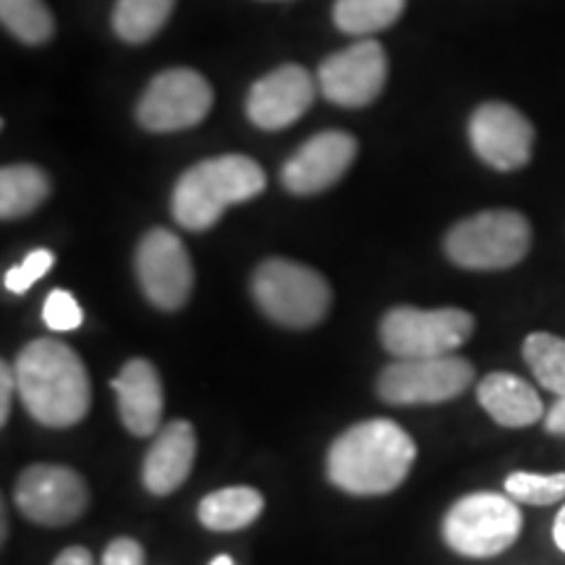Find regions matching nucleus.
Here are the masks:
<instances>
[{"mask_svg":"<svg viewBox=\"0 0 565 565\" xmlns=\"http://www.w3.org/2000/svg\"><path fill=\"white\" fill-rule=\"evenodd\" d=\"M21 404L45 427H74L89 412V374L66 343L38 338L13 362Z\"/></svg>","mask_w":565,"mask_h":565,"instance_id":"nucleus-1","label":"nucleus"},{"mask_svg":"<svg viewBox=\"0 0 565 565\" xmlns=\"http://www.w3.org/2000/svg\"><path fill=\"white\" fill-rule=\"evenodd\" d=\"M416 445L406 429L391 419L353 424L328 454V477L351 494H385L408 477Z\"/></svg>","mask_w":565,"mask_h":565,"instance_id":"nucleus-2","label":"nucleus"},{"mask_svg":"<svg viewBox=\"0 0 565 565\" xmlns=\"http://www.w3.org/2000/svg\"><path fill=\"white\" fill-rule=\"evenodd\" d=\"M265 171L246 154H221L196 162L173 189V217L186 231H207L231 204L265 192Z\"/></svg>","mask_w":565,"mask_h":565,"instance_id":"nucleus-3","label":"nucleus"},{"mask_svg":"<svg viewBox=\"0 0 565 565\" xmlns=\"http://www.w3.org/2000/svg\"><path fill=\"white\" fill-rule=\"evenodd\" d=\"M532 246V225L515 210H484L456 223L445 236V254L466 270H505Z\"/></svg>","mask_w":565,"mask_h":565,"instance_id":"nucleus-4","label":"nucleus"},{"mask_svg":"<svg viewBox=\"0 0 565 565\" xmlns=\"http://www.w3.org/2000/svg\"><path fill=\"white\" fill-rule=\"evenodd\" d=\"M252 291L270 320L296 330L320 322L333 299L328 280L320 273L291 259H267L259 265Z\"/></svg>","mask_w":565,"mask_h":565,"instance_id":"nucleus-5","label":"nucleus"},{"mask_svg":"<svg viewBox=\"0 0 565 565\" xmlns=\"http://www.w3.org/2000/svg\"><path fill=\"white\" fill-rule=\"evenodd\" d=\"M519 505L511 494L475 492L450 505L443 521V536L463 557H494L505 553L521 534Z\"/></svg>","mask_w":565,"mask_h":565,"instance_id":"nucleus-6","label":"nucleus"},{"mask_svg":"<svg viewBox=\"0 0 565 565\" xmlns=\"http://www.w3.org/2000/svg\"><path fill=\"white\" fill-rule=\"evenodd\" d=\"M475 333V317L463 309L395 307L383 317L380 338L395 359L448 356Z\"/></svg>","mask_w":565,"mask_h":565,"instance_id":"nucleus-7","label":"nucleus"},{"mask_svg":"<svg viewBox=\"0 0 565 565\" xmlns=\"http://www.w3.org/2000/svg\"><path fill=\"white\" fill-rule=\"evenodd\" d=\"M475 383V366L463 356L401 359L383 370L377 380L380 398L395 406L443 404Z\"/></svg>","mask_w":565,"mask_h":565,"instance_id":"nucleus-8","label":"nucleus"},{"mask_svg":"<svg viewBox=\"0 0 565 565\" xmlns=\"http://www.w3.org/2000/svg\"><path fill=\"white\" fill-rule=\"evenodd\" d=\"M212 87L194 68H168L154 76L137 105V118L147 131L168 134L192 129L207 118Z\"/></svg>","mask_w":565,"mask_h":565,"instance_id":"nucleus-9","label":"nucleus"},{"mask_svg":"<svg viewBox=\"0 0 565 565\" xmlns=\"http://www.w3.org/2000/svg\"><path fill=\"white\" fill-rule=\"evenodd\" d=\"M19 511L34 524L66 526L87 511L89 490L84 479L66 466H30L17 482Z\"/></svg>","mask_w":565,"mask_h":565,"instance_id":"nucleus-10","label":"nucleus"},{"mask_svg":"<svg viewBox=\"0 0 565 565\" xmlns=\"http://www.w3.org/2000/svg\"><path fill=\"white\" fill-rule=\"evenodd\" d=\"M137 278L154 307L173 312L194 288V267L186 246L173 231L152 228L137 249Z\"/></svg>","mask_w":565,"mask_h":565,"instance_id":"nucleus-11","label":"nucleus"},{"mask_svg":"<svg viewBox=\"0 0 565 565\" xmlns=\"http://www.w3.org/2000/svg\"><path fill=\"white\" fill-rule=\"evenodd\" d=\"M387 82V55L374 40L353 42L345 51L324 58L317 68V84L324 100L341 108H364Z\"/></svg>","mask_w":565,"mask_h":565,"instance_id":"nucleus-12","label":"nucleus"},{"mask_svg":"<svg viewBox=\"0 0 565 565\" xmlns=\"http://www.w3.org/2000/svg\"><path fill=\"white\" fill-rule=\"evenodd\" d=\"M469 141L484 166L494 171H519L532 160L534 126L513 105L484 103L471 116Z\"/></svg>","mask_w":565,"mask_h":565,"instance_id":"nucleus-13","label":"nucleus"},{"mask_svg":"<svg viewBox=\"0 0 565 565\" xmlns=\"http://www.w3.org/2000/svg\"><path fill=\"white\" fill-rule=\"evenodd\" d=\"M356 139L345 131H322L303 141L282 166L280 181L291 194L309 196L330 189L345 175L356 158Z\"/></svg>","mask_w":565,"mask_h":565,"instance_id":"nucleus-14","label":"nucleus"},{"mask_svg":"<svg viewBox=\"0 0 565 565\" xmlns=\"http://www.w3.org/2000/svg\"><path fill=\"white\" fill-rule=\"evenodd\" d=\"M315 82L307 68L286 63L252 84L246 97V116L265 131L286 129L312 108Z\"/></svg>","mask_w":565,"mask_h":565,"instance_id":"nucleus-15","label":"nucleus"},{"mask_svg":"<svg viewBox=\"0 0 565 565\" xmlns=\"http://www.w3.org/2000/svg\"><path fill=\"white\" fill-rule=\"evenodd\" d=\"M196 456V435L186 419H175L160 429L147 450L141 479L152 494H171L192 475Z\"/></svg>","mask_w":565,"mask_h":565,"instance_id":"nucleus-16","label":"nucleus"},{"mask_svg":"<svg viewBox=\"0 0 565 565\" xmlns=\"http://www.w3.org/2000/svg\"><path fill=\"white\" fill-rule=\"evenodd\" d=\"M118 395V412L131 435L150 437L158 433L162 419V383L160 374L147 359H131L113 380Z\"/></svg>","mask_w":565,"mask_h":565,"instance_id":"nucleus-17","label":"nucleus"},{"mask_svg":"<svg viewBox=\"0 0 565 565\" xmlns=\"http://www.w3.org/2000/svg\"><path fill=\"white\" fill-rule=\"evenodd\" d=\"M477 398L487 414L503 427H529L545 416L540 393L511 372H492L479 383Z\"/></svg>","mask_w":565,"mask_h":565,"instance_id":"nucleus-18","label":"nucleus"},{"mask_svg":"<svg viewBox=\"0 0 565 565\" xmlns=\"http://www.w3.org/2000/svg\"><path fill=\"white\" fill-rule=\"evenodd\" d=\"M265 508V498L254 487H225L210 492L200 503V521L212 532H238L254 524Z\"/></svg>","mask_w":565,"mask_h":565,"instance_id":"nucleus-19","label":"nucleus"},{"mask_svg":"<svg viewBox=\"0 0 565 565\" xmlns=\"http://www.w3.org/2000/svg\"><path fill=\"white\" fill-rule=\"evenodd\" d=\"M51 194V181L38 166H6L0 171V217L17 221L30 215Z\"/></svg>","mask_w":565,"mask_h":565,"instance_id":"nucleus-20","label":"nucleus"},{"mask_svg":"<svg viewBox=\"0 0 565 565\" xmlns=\"http://www.w3.org/2000/svg\"><path fill=\"white\" fill-rule=\"evenodd\" d=\"M406 9V0H335V26L353 38H370L374 32L391 30Z\"/></svg>","mask_w":565,"mask_h":565,"instance_id":"nucleus-21","label":"nucleus"},{"mask_svg":"<svg viewBox=\"0 0 565 565\" xmlns=\"http://www.w3.org/2000/svg\"><path fill=\"white\" fill-rule=\"evenodd\" d=\"M173 6L175 0H118L113 11V30L124 42L141 45L166 26Z\"/></svg>","mask_w":565,"mask_h":565,"instance_id":"nucleus-22","label":"nucleus"},{"mask_svg":"<svg viewBox=\"0 0 565 565\" xmlns=\"http://www.w3.org/2000/svg\"><path fill=\"white\" fill-rule=\"evenodd\" d=\"M0 21L6 32L24 45H42L55 32L53 13L45 0H0Z\"/></svg>","mask_w":565,"mask_h":565,"instance_id":"nucleus-23","label":"nucleus"},{"mask_svg":"<svg viewBox=\"0 0 565 565\" xmlns=\"http://www.w3.org/2000/svg\"><path fill=\"white\" fill-rule=\"evenodd\" d=\"M524 362L545 391L565 393V338L532 333L524 341Z\"/></svg>","mask_w":565,"mask_h":565,"instance_id":"nucleus-24","label":"nucleus"},{"mask_svg":"<svg viewBox=\"0 0 565 565\" xmlns=\"http://www.w3.org/2000/svg\"><path fill=\"white\" fill-rule=\"evenodd\" d=\"M505 494H511L515 503L553 505L565 498V475L515 471V475L505 479Z\"/></svg>","mask_w":565,"mask_h":565,"instance_id":"nucleus-25","label":"nucleus"},{"mask_svg":"<svg viewBox=\"0 0 565 565\" xmlns=\"http://www.w3.org/2000/svg\"><path fill=\"white\" fill-rule=\"evenodd\" d=\"M42 320H45L47 328L55 330V333H71V330L82 328L84 315L74 296L58 288V291H51V296L45 299Z\"/></svg>","mask_w":565,"mask_h":565,"instance_id":"nucleus-26","label":"nucleus"},{"mask_svg":"<svg viewBox=\"0 0 565 565\" xmlns=\"http://www.w3.org/2000/svg\"><path fill=\"white\" fill-rule=\"evenodd\" d=\"M53 263H55L53 252H47V249L30 252L24 259H21V263H19L17 267H11V270L6 273L3 286L9 288L11 294H24V291H30L34 282H38V280L42 278V275L51 270Z\"/></svg>","mask_w":565,"mask_h":565,"instance_id":"nucleus-27","label":"nucleus"},{"mask_svg":"<svg viewBox=\"0 0 565 565\" xmlns=\"http://www.w3.org/2000/svg\"><path fill=\"white\" fill-rule=\"evenodd\" d=\"M103 565H145V550L137 540H113L103 555Z\"/></svg>","mask_w":565,"mask_h":565,"instance_id":"nucleus-28","label":"nucleus"},{"mask_svg":"<svg viewBox=\"0 0 565 565\" xmlns=\"http://www.w3.org/2000/svg\"><path fill=\"white\" fill-rule=\"evenodd\" d=\"M19 393L17 387V372H13V366L3 364L0 366V422H9V414H11V395Z\"/></svg>","mask_w":565,"mask_h":565,"instance_id":"nucleus-29","label":"nucleus"},{"mask_svg":"<svg viewBox=\"0 0 565 565\" xmlns=\"http://www.w3.org/2000/svg\"><path fill=\"white\" fill-rule=\"evenodd\" d=\"M545 429L550 435H565V393L555 395V404L545 414Z\"/></svg>","mask_w":565,"mask_h":565,"instance_id":"nucleus-30","label":"nucleus"},{"mask_svg":"<svg viewBox=\"0 0 565 565\" xmlns=\"http://www.w3.org/2000/svg\"><path fill=\"white\" fill-rule=\"evenodd\" d=\"M53 565H92V555L84 547H66Z\"/></svg>","mask_w":565,"mask_h":565,"instance_id":"nucleus-31","label":"nucleus"},{"mask_svg":"<svg viewBox=\"0 0 565 565\" xmlns=\"http://www.w3.org/2000/svg\"><path fill=\"white\" fill-rule=\"evenodd\" d=\"M553 540H555V545L565 553V505L561 508V513H557V519L553 524Z\"/></svg>","mask_w":565,"mask_h":565,"instance_id":"nucleus-32","label":"nucleus"},{"mask_svg":"<svg viewBox=\"0 0 565 565\" xmlns=\"http://www.w3.org/2000/svg\"><path fill=\"white\" fill-rule=\"evenodd\" d=\"M210 565H236V563H233V557H228V555H217Z\"/></svg>","mask_w":565,"mask_h":565,"instance_id":"nucleus-33","label":"nucleus"}]
</instances>
